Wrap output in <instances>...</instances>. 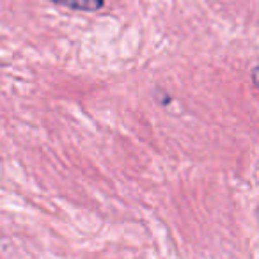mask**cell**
<instances>
[{
  "label": "cell",
  "instance_id": "6da1fadb",
  "mask_svg": "<svg viewBox=\"0 0 259 259\" xmlns=\"http://www.w3.org/2000/svg\"><path fill=\"white\" fill-rule=\"evenodd\" d=\"M59 6H64L68 9H76V11H100L103 8L105 0H50Z\"/></svg>",
  "mask_w": 259,
  "mask_h": 259
}]
</instances>
